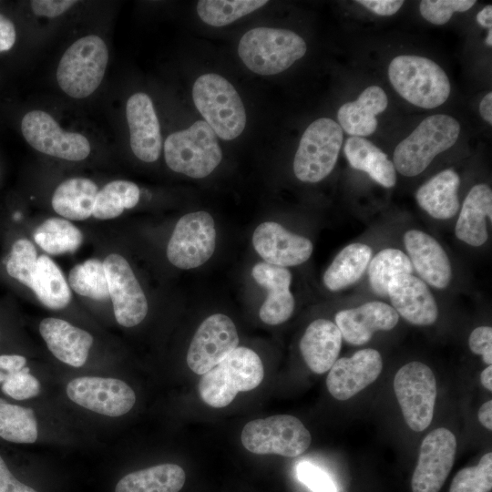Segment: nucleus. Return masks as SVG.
Instances as JSON below:
<instances>
[{"instance_id":"1","label":"nucleus","mask_w":492,"mask_h":492,"mask_svg":"<svg viewBox=\"0 0 492 492\" xmlns=\"http://www.w3.org/2000/svg\"><path fill=\"white\" fill-rule=\"evenodd\" d=\"M263 376L259 355L250 348L240 346L201 375L199 394L208 405L225 407L239 392L251 391L260 385Z\"/></svg>"},{"instance_id":"2","label":"nucleus","mask_w":492,"mask_h":492,"mask_svg":"<svg viewBox=\"0 0 492 492\" xmlns=\"http://www.w3.org/2000/svg\"><path fill=\"white\" fill-rule=\"evenodd\" d=\"M306 50L305 41L296 33L263 26L246 32L238 46V54L244 65L262 76L286 70L302 58Z\"/></svg>"},{"instance_id":"3","label":"nucleus","mask_w":492,"mask_h":492,"mask_svg":"<svg viewBox=\"0 0 492 492\" xmlns=\"http://www.w3.org/2000/svg\"><path fill=\"white\" fill-rule=\"evenodd\" d=\"M388 77L403 98L423 108L444 104L451 91L445 71L425 56L401 55L395 57L388 67Z\"/></svg>"},{"instance_id":"4","label":"nucleus","mask_w":492,"mask_h":492,"mask_svg":"<svg viewBox=\"0 0 492 492\" xmlns=\"http://www.w3.org/2000/svg\"><path fill=\"white\" fill-rule=\"evenodd\" d=\"M460 133L458 121L445 114L425 118L415 130L395 149V169L404 176L423 172L434 158L451 148Z\"/></svg>"},{"instance_id":"5","label":"nucleus","mask_w":492,"mask_h":492,"mask_svg":"<svg viewBox=\"0 0 492 492\" xmlns=\"http://www.w3.org/2000/svg\"><path fill=\"white\" fill-rule=\"evenodd\" d=\"M193 102L214 133L222 139L239 137L246 125L244 105L234 87L223 77L205 74L192 88Z\"/></svg>"},{"instance_id":"6","label":"nucleus","mask_w":492,"mask_h":492,"mask_svg":"<svg viewBox=\"0 0 492 492\" xmlns=\"http://www.w3.org/2000/svg\"><path fill=\"white\" fill-rule=\"evenodd\" d=\"M164 155L170 169L194 179L210 175L222 159L216 134L204 120L170 134L164 143Z\"/></svg>"},{"instance_id":"7","label":"nucleus","mask_w":492,"mask_h":492,"mask_svg":"<svg viewBox=\"0 0 492 492\" xmlns=\"http://www.w3.org/2000/svg\"><path fill=\"white\" fill-rule=\"evenodd\" d=\"M108 61L104 40L96 35L83 36L62 56L56 69L58 86L71 97L85 98L99 87Z\"/></svg>"},{"instance_id":"8","label":"nucleus","mask_w":492,"mask_h":492,"mask_svg":"<svg viewBox=\"0 0 492 492\" xmlns=\"http://www.w3.org/2000/svg\"><path fill=\"white\" fill-rule=\"evenodd\" d=\"M343 129L334 120L322 118L303 132L293 160V172L303 182L315 183L333 169L343 145Z\"/></svg>"},{"instance_id":"9","label":"nucleus","mask_w":492,"mask_h":492,"mask_svg":"<svg viewBox=\"0 0 492 492\" xmlns=\"http://www.w3.org/2000/svg\"><path fill=\"white\" fill-rule=\"evenodd\" d=\"M241 440L243 446L253 454L295 457L308 449L312 436L295 416L277 415L247 423L241 431Z\"/></svg>"},{"instance_id":"10","label":"nucleus","mask_w":492,"mask_h":492,"mask_svg":"<svg viewBox=\"0 0 492 492\" xmlns=\"http://www.w3.org/2000/svg\"><path fill=\"white\" fill-rule=\"evenodd\" d=\"M394 389L407 425L416 432L427 428L437 394L432 370L421 362H410L395 374Z\"/></svg>"},{"instance_id":"11","label":"nucleus","mask_w":492,"mask_h":492,"mask_svg":"<svg viewBox=\"0 0 492 492\" xmlns=\"http://www.w3.org/2000/svg\"><path fill=\"white\" fill-rule=\"evenodd\" d=\"M216 247L215 222L206 211L185 214L177 222L167 247V257L183 270L197 268L212 256Z\"/></svg>"},{"instance_id":"12","label":"nucleus","mask_w":492,"mask_h":492,"mask_svg":"<svg viewBox=\"0 0 492 492\" xmlns=\"http://www.w3.org/2000/svg\"><path fill=\"white\" fill-rule=\"evenodd\" d=\"M21 131L32 148L58 159L79 161L91 150L84 135L65 131L50 114L42 110L26 113L22 118Z\"/></svg>"},{"instance_id":"13","label":"nucleus","mask_w":492,"mask_h":492,"mask_svg":"<svg viewBox=\"0 0 492 492\" xmlns=\"http://www.w3.org/2000/svg\"><path fill=\"white\" fill-rule=\"evenodd\" d=\"M239 335L232 320L215 313L206 318L193 335L187 353V364L202 375L238 347Z\"/></svg>"},{"instance_id":"14","label":"nucleus","mask_w":492,"mask_h":492,"mask_svg":"<svg viewBox=\"0 0 492 492\" xmlns=\"http://www.w3.org/2000/svg\"><path fill=\"white\" fill-rule=\"evenodd\" d=\"M67 395L78 405L111 417L127 414L136 402V395L128 384L108 377H77L68 383Z\"/></svg>"},{"instance_id":"15","label":"nucleus","mask_w":492,"mask_h":492,"mask_svg":"<svg viewBox=\"0 0 492 492\" xmlns=\"http://www.w3.org/2000/svg\"><path fill=\"white\" fill-rule=\"evenodd\" d=\"M103 265L117 322L124 327L138 325L146 317L149 307L130 265L117 253L109 254Z\"/></svg>"},{"instance_id":"16","label":"nucleus","mask_w":492,"mask_h":492,"mask_svg":"<svg viewBox=\"0 0 492 492\" xmlns=\"http://www.w3.org/2000/svg\"><path fill=\"white\" fill-rule=\"evenodd\" d=\"M456 439L448 429L431 431L423 440L412 477L413 492H438L455 460Z\"/></svg>"},{"instance_id":"17","label":"nucleus","mask_w":492,"mask_h":492,"mask_svg":"<svg viewBox=\"0 0 492 492\" xmlns=\"http://www.w3.org/2000/svg\"><path fill=\"white\" fill-rule=\"evenodd\" d=\"M383 368L378 351L362 349L351 357L337 359L330 368L326 385L330 394L337 400L344 401L374 382Z\"/></svg>"},{"instance_id":"18","label":"nucleus","mask_w":492,"mask_h":492,"mask_svg":"<svg viewBox=\"0 0 492 492\" xmlns=\"http://www.w3.org/2000/svg\"><path fill=\"white\" fill-rule=\"evenodd\" d=\"M252 244L265 262L285 268L305 262L313 250L309 239L272 221L262 222L255 229Z\"/></svg>"},{"instance_id":"19","label":"nucleus","mask_w":492,"mask_h":492,"mask_svg":"<svg viewBox=\"0 0 492 492\" xmlns=\"http://www.w3.org/2000/svg\"><path fill=\"white\" fill-rule=\"evenodd\" d=\"M126 116L132 152L142 161H156L160 155L162 138L151 98L143 92L133 94L127 101Z\"/></svg>"},{"instance_id":"20","label":"nucleus","mask_w":492,"mask_h":492,"mask_svg":"<svg viewBox=\"0 0 492 492\" xmlns=\"http://www.w3.org/2000/svg\"><path fill=\"white\" fill-rule=\"evenodd\" d=\"M393 308L405 320L415 325H430L438 317L436 300L428 287L412 274L394 277L387 287Z\"/></svg>"},{"instance_id":"21","label":"nucleus","mask_w":492,"mask_h":492,"mask_svg":"<svg viewBox=\"0 0 492 492\" xmlns=\"http://www.w3.org/2000/svg\"><path fill=\"white\" fill-rule=\"evenodd\" d=\"M399 314L383 302H369L335 314V324L349 343H366L376 331H389L398 323Z\"/></svg>"},{"instance_id":"22","label":"nucleus","mask_w":492,"mask_h":492,"mask_svg":"<svg viewBox=\"0 0 492 492\" xmlns=\"http://www.w3.org/2000/svg\"><path fill=\"white\" fill-rule=\"evenodd\" d=\"M251 275L268 292L259 312L261 320L270 325L286 322L294 310V298L290 291L291 272L285 267L261 261L252 267Z\"/></svg>"},{"instance_id":"23","label":"nucleus","mask_w":492,"mask_h":492,"mask_svg":"<svg viewBox=\"0 0 492 492\" xmlns=\"http://www.w3.org/2000/svg\"><path fill=\"white\" fill-rule=\"evenodd\" d=\"M404 243L413 268L425 282L438 289L449 284L451 263L436 240L421 231L411 230L405 233Z\"/></svg>"},{"instance_id":"24","label":"nucleus","mask_w":492,"mask_h":492,"mask_svg":"<svg viewBox=\"0 0 492 492\" xmlns=\"http://www.w3.org/2000/svg\"><path fill=\"white\" fill-rule=\"evenodd\" d=\"M39 332L59 361L73 367H80L86 363L93 344V337L88 332L53 317L42 320Z\"/></svg>"},{"instance_id":"25","label":"nucleus","mask_w":492,"mask_h":492,"mask_svg":"<svg viewBox=\"0 0 492 492\" xmlns=\"http://www.w3.org/2000/svg\"><path fill=\"white\" fill-rule=\"evenodd\" d=\"M342 334L337 325L327 319H316L306 328L300 351L308 367L315 374L330 370L342 347Z\"/></svg>"},{"instance_id":"26","label":"nucleus","mask_w":492,"mask_h":492,"mask_svg":"<svg viewBox=\"0 0 492 492\" xmlns=\"http://www.w3.org/2000/svg\"><path fill=\"white\" fill-rule=\"evenodd\" d=\"M388 105L385 92L379 86L366 87L352 102L342 105L337 113L339 125L351 137H366L377 128L376 115L384 111Z\"/></svg>"},{"instance_id":"27","label":"nucleus","mask_w":492,"mask_h":492,"mask_svg":"<svg viewBox=\"0 0 492 492\" xmlns=\"http://www.w3.org/2000/svg\"><path fill=\"white\" fill-rule=\"evenodd\" d=\"M487 219L492 220V190L487 184H477L462 205L455 228L456 238L471 246L483 245L488 237Z\"/></svg>"},{"instance_id":"28","label":"nucleus","mask_w":492,"mask_h":492,"mask_svg":"<svg viewBox=\"0 0 492 492\" xmlns=\"http://www.w3.org/2000/svg\"><path fill=\"white\" fill-rule=\"evenodd\" d=\"M459 185L460 178L454 169L442 170L419 187L415 192L416 201L431 217L450 219L459 209Z\"/></svg>"},{"instance_id":"29","label":"nucleus","mask_w":492,"mask_h":492,"mask_svg":"<svg viewBox=\"0 0 492 492\" xmlns=\"http://www.w3.org/2000/svg\"><path fill=\"white\" fill-rule=\"evenodd\" d=\"M343 151L352 168L366 172L384 188L395 186L396 174L393 162L371 141L362 137H350L344 143Z\"/></svg>"},{"instance_id":"30","label":"nucleus","mask_w":492,"mask_h":492,"mask_svg":"<svg viewBox=\"0 0 492 492\" xmlns=\"http://www.w3.org/2000/svg\"><path fill=\"white\" fill-rule=\"evenodd\" d=\"M97 192V186L89 179H68L56 189L52 207L67 219L83 220L92 215Z\"/></svg>"},{"instance_id":"31","label":"nucleus","mask_w":492,"mask_h":492,"mask_svg":"<svg viewBox=\"0 0 492 492\" xmlns=\"http://www.w3.org/2000/svg\"><path fill=\"white\" fill-rule=\"evenodd\" d=\"M186 474L176 464H161L129 473L117 484L115 492H179Z\"/></svg>"},{"instance_id":"32","label":"nucleus","mask_w":492,"mask_h":492,"mask_svg":"<svg viewBox=\"0 0 492 492\" xmlns=\"http://www.w3.org/2000/svg\"><path fill=\"white\" fill-rule=\"evenodd\" d=\"M372 249L363 243L345 246L333 259L323 274V283L337 292L357 282L369 265Z\"/></svg>"},{"instance_id":"33","label":"nucleus","mask_w":492,"mask_h":492,"mask_svg":"<svg viewBox=\"0 0 492 492\" xmlns=\"http://www.w3.org/2000/svg\"><path fill=\"white\" fill-rule=\"evenodd\" d=\"M32 291L50 309H63L71 301V292L61 270L46 255L37 259Z\"/></svg>"},{"instance_id":"34","label":"nucleus","mask_w":492,"mask_h":492,"mask_svg":"<svg viewBox=\"0 0 492 492\" xmlns=\"http://www.w3.org/2000/svg\"><path fill=\"white\" fill-rule=\"evenodd\" d=\"M34 240L47 253L58 255L77 251L83 234L68 220L50 218L36 229Z\"/></svg>"},{"instance_id":"35","label":"nucleus","mask_w":492,"mask_h":492,"mask_svg":"<svg viewBox=\"0 0 492 492\" xmlns=\"http://www.w3.org/2000/svg\"><path fill=\"white\" fill-rule=\"evenodd\" d=\"M37 436L34 411L0 398V437L13 443L32 444Z\"/></svg>"},{"instance_id":"36","label":"nucleus","mask_w":492,"mask_h":492,"mask_svg":"<svg viewBox=\"0 0 492 492\" xmlns=\"http://www.w3.org/2000/svg\"><path fill=\"white\" fill-rule=\"evenodd\" d=\"M139 200L138 187L128 180H113L105 185L95 200L92 215L96 219L109 220L131 209Z\"/></svg>"},{"instance_id":"37","label":"nucleus","mask_w":492,"mask_h":492,"mask_svg":"<svg viewBox=\"0 0 492 492\" xmlns=\"http://www.w3.org/2000/svg\"><path fill=\"white\" fill-rule=\"evenodd\" d=\"M413 269L409 257L402 251L392 248L382 250L369 262L371 288L374 293L384 297L391 280L399 274H412Z\"/></svg>"},{"instance_id":"38","label":"nucleus","mask_w":492,"mask_h":492,"mask_svg":"<svg viewBox=\"0 0 492 492\" xmlns=\"http://www.w3.org/2000/svg\"><path fill=\"white\" fill-rule=\"evenodd\" d=\"M266 0H200L197 13L212 26H227L266 5Z\"/></svg>"},{"instance_id":"39","label":"nucleus","mask_w":492,"mask_h":492,"mask_svg":"<svg viewBox=\"0 0 492 492\" xmlns=\"http://www.w3.org/2000/svg\"><path fill=\"white\" fill-rule=\"evenodd\" d=\"M70 287L79 295L94 300L109 297L108 283L103 262L89 259L73 267L68 276Z\"/></svg>"},{"instance_id":"40","label":"nucleus","mask_w":492,"mask_h":492,"mask_svg":"<svg viewBox=\"0 0 492 492\" xmlns=\"http://www.w3.org/2000/svg\"><path fill=\"white\" fill-rule=\"evenodd\" d=\"M37 253L33 243L26 239L16 240L6 261L8 275L32 290L37 266Z\"/></svg>"},{"instance_id":"41","label":"nucleus","mask_w":492,"mask_h":492,"mask_svg":"<svg viewBox=\"0 0 492 492\" xmlns=\"http://www.w3.org/2000/svg\"><path fill=\"white\" fill-rule=\"evenodd\" d=\"M492 489V453L485 454L478 464L461 469L453 478L449 492H490Z\"/></svg>"},{"instance_id":"42","label":"nucleus","mask_w":492,"mask_h":492,"mask_svg":"<svg viewBox=\"0 0 492 492\" xmlns=\"http://www.w3.org/2000/svg\"><path fill=\"white\" fill-rule=\"evenodd\" d=\"M475 4V0H424L419 10L426 21L441 26L446 24L456 12H465Z\"/></svg>"},{"instance_id":"43","label":"nucleus","mask_w":492,"mask_h":492,"mask_svg":"<svg viewBox=\"0 0 492 492\" xmlns=\"http://www.w3.org/2000/svg\"><path fill=\"white\" fill-rule=\"evenodd\" d=\"M28 367L7 374L2 384V391L15 400H26L36 396L40 393L38 380L29 373Z\"/></svg>"},{"instance_id":"44","label":"nucleus","mask_w":492,"mask_h":492,"mask_svg":"<svg viewBox=\"0 0 492 492\" xmlns=\"http://www.w3.org/2000/svg\"><path fill=\"white\" fill-rule=\"evenodd\" d=\"M298 479L312 492H337L331 477L317 466L302 461L296 467Z\"/></svg>"},{"instance_id":"45","label":"nucleus","mask_w":492,"mask_h":492,"mask_svg":"<svg viewBox=\"0 0 492 492\" xmlns=\"http://www.w3.org/2000/svg\"><path fill=\"white\" fill-rule=\"evenodd\" d=\"M469 348L472 353L481 355L485 364L492 363V328L479 326L474 329L468 338Z\"/></svg>"},{"instance_id":"46","label":"nucleus","mask_w":492,"mask_h":492,"mask_svg":"<svg viewBox=\"0 0 492 492\" xmlns=\"http://www.w3.org/2000/svg\"><path fill=\"white\" fill-rule=\"evenodd\" d=\"M77 3L74 0H34L30 2V5L36 15L56 17Z\"/></svg>"},{"instance_id":"47","label":"nucleus","mask_w":492,"mask_h":492,"mask_svg":"<svg viewBox=\"0 0 492 492\" xmlns=\"http://www.w3.org/2000/svg\"><path fill=\"white\" fill-rule=\"evenodd\" d=\"M0 492H37L16 479L0 456Z\"/></svg>"},{"instance_id":"48","label":"nucleus","mask_w":492,"mask_h":492,"mask_svg":"<svg viewBox=\"0 0 492 492\" xmlns=\"http://www.w3.org/2000/svg\"><path fill=\"white\" fill-rule=\"evenodd\" d=\"M356 2L379 15H393L404 4L401 0H358Z\"/></svg>"},{"instance_id":"49","label":"nucleus","mask_w":492,"mask_h":492,"mask_svg":"<svg viewBox=\"0 0 492 492\" xmlns=\"http://www.w3.org/2000/svg\"><path fill=\"white\" fill-rule=\"evenodd\" d=\"M15 39L16 32L13 22L0 14V52L10 50Z\"/></svg>"},{"instance_id":"50","label":"nucleus","mask_w":492,"mask_h":492,"mask_svg":"<svg viewBox=\"0 0 492 492\" xmlns=\"http://www.w3.org/2000/svg\"><path fill=\"white\" fill-rule=\"evenodd\" d=\"M26 364V359L19 354H2L0 355V370L7 374L16 373L22 370Z\"/></svg>"},{"instance_id":"51","label":"nucleus","mask_w":492,"mask_h":492,"mask_svg":"<svg viewBox=\"0 0 492 492\" xmlns=\"http://www.w3.org/2000/svg\"><path fill=\"white\" fill-rule=\"evenodd\" d=\"M478 420L487 429H492V401L485 402L478 410Z\"/></svg>"},{"instance_id":"52","label":"nucleus","mask_w":492,"mask_h":492,"mask_svg":"<svg viewBox=\"0 0 492 492\" xmlns=\"http://www.w3.org/2000/svg\"><path fill=\"white\" fill-rule=\"evenodd\" d=\"M479 113L484 120L492 124V93L488 92L479 104Z\"/></svg>"},{"instance_id":"53","label":"nucleus","mask_w":492,"mask_h":492,"mask_svg":"<svg viewBox=\"0 0 492 492\" xmlns=\"http://www.w3.org/2000/svg\"><path fill=\"white\" fill-rule=\"evenodd\" d=\"M477 23L488 28L492 29V5H487L482 10H480L477 15Z\"/></svg>"},{"instance_id":"54","label":"nucleus","mask_w":492,"mask_h":492,"mask_svg":"<svg viewBox=\"0 0 492 492\" xmlns=\"http://www.w3.org/2000/svg\"><path fill=\"white\" fill-rule=\"evenodd\" d=\"M480 381L482 385L487 389L488 391H492V366L487 365L486 367L481 374H480Z\"/></svg>"},{"instance_id":"55","label":"nucleus","mask_w":492,"mask_h":492,"mask_svg":"<svg viewBox=\"0 0 492 492\" xmlns=\"http://www.w3.org/2000/svg\"><path fill=\"white\" fill-rule=\"evenodd\" d=\"M486 44L489 46H492V29L488 31V34L486 39Z\"/></svg>"},{"instance_id":"56","label":"nucleus","mask_w":492,"mask_h":492,"mask_svg":"<svg viewBox=\"0 0 492 492\" xmlns=\"http://www.w3.org/2000/svg\"><path fill=\"white\" fill-rule=\"evenodd\" d=\"M6 374H5L2 370H0V384H1V383H2V384L4 383V381H5V378H6Z\"/></svg>"}]
</instances>
